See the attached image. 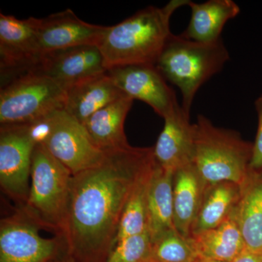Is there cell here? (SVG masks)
I'll return each mask as SVG.
<instances>
[{
    "mask_svg": "<svg viewBox=\"0 0 262 262\" xmlns=\"http://www.w3.org/2000/svg\"><path fill=\"white\" fill-rule=\"evenodd\" d=\"M105 153L99 165L72 177L63 237L77 262L106 261L129 196L155 161L152 147Z\"/></svg>",
    "mask_w": 262,
    "mask_h": 262,
    "instance_id": "obj_1",
    "label": "cell"
},
{
    "mask_svg": "<svg viewBox=\"0 0 262 262\" xmlns=\"http://www.w3.org/2000/svg\"><path fill=\"white\" fill-rule=\"evenodd\" d=\"M189 1L171 0L163 8L147 7L107 27L98 46L106 70L121 66L155 65L172 34V15Z\"/></svg>",
    "mask_w": 262,
    "mask_h": 262,
    "instance_id": "obj_2",
    "label": "cell"
},
{
    "mask_svg": "<svg viewBox=\"0 0 262 262\" xmlns=\"http://www.w3.org/2000/svg\"><path fill=\"white\" fill-rule=\"evenodd\" d=\"M229 58L222 39L213 42H199L172 33L155 66L167 82L180 90L181 106L190 117L196 93L222 71Z\"/></svg>",
    "mask_w": 262,
    "mask_h": 262,
    "instance_id": "obj_3",
    "label": "cell"
},
{
    "mask_svg": "<svg viewBox=\"0 0 262 262\" xmlns=\"http://www.w3.org/2000/svg\"><path fill=\"white\" fill-rule=\"evenodd\" d=\"M194 126V163L207 184L232 182L244 187L250 177L253 143L237 131L215 126L198 115Z\"/></svg>",
    "mask_w": 262,
    "mask_h": 262,
    "instance_id": "obj_4",
    "label": "cell"
},
{
    "mask_svg": "<svg viewBox=\"0 0 262 262\" xmlns=\"http://www.w3.org/2000/svg\"><path fill=\"white\" fill-rule=\"evenodd\" d=\"M72 177L70 170L46 146H34L30 190L24 206L45 230L62 237L64 235Z\"/></svg>",
    "mask_w": 262,
    "mask_h": 262,
    "instance_id": "obj_5",
    "label": "cell"
},
{
    "mask_svg": "<svg viewBox=\"0 0 262 262\" xmlns=\"http://www.w3.org/2000/svg\"><path fill=\"white\" fill-rule=\"evenodd\" d=\"M67 89L41 71H27L1 84L0 123L19 125L64 108Z\"/></svg>",
    "mask_w": 262,
    "mask_h": 262,
    "instance_id": "obj_6",
    "label": "cell"
},
{
    "mask_svg": "<svg viewBox=\"0 0 262 262\" xmlns=\"http://www.w3.org/2000/svg\"><path fill=\"white\" fill-rule=\"evenodd\" d=\"M40 224L24 206L0 222V262H50L67 252L63 237H43Z\"/></svg>",
    "mask_w": 262,
    "mask_h": 262,
    "instance_id": "obj_7",
    "label": "cell"
},
{
    "mask_svg": "<svg viewBox=\"0 0 262 262\" xmlns=\"http://www.w3.org/2000/svg\"><path fill=\"white\" fill-rule=\"evenodd\" d=\"M34 146L25 124L0 126V186L16 206L28 200Z\"/></svg>",
    "mask_w": 262,
    "mask_h": 262,
    "instance_id": "obj_8",
    "label": "cell"
},
{
    "mask_svg": "<svg viewBox=\"0 0 262 262\" xmlns=\"http://www.w3.org/2000/svg\"><path fill=\"white\" fill-rule=\"evenodd\" d=\"M39 18L20 20L0 14V67L1 84L27 71L37 68L41 61L38 45Z\"/></svg>",
    "mask_w": 262,
    "mask_h": 262,
    "instance_id": "obj_9",
    "label": "cell"
},
{
    "mask_svg": "<svg viewBox=\"0 0 262 262\" xmlns=\"http://www.w3.org/2000/svg\"><path fill=\"white\" fill-rule=\"evenodd\" d=\"M44 146L73 176L99 165L106 155L94 144L83 124L64 110L57 112L54 126Z\"/></svg>",
    "mask_w": 262,
    "mask_h": 262,
    "instance_id": "obj_10",
    "label": "cell"
},
{
    "mask_svg": "<svg viewBox=\"0 0 262 262\" xmlns=\"http://www.w3.org/2000/svg\"><path fill=\"white\" fill-rule=\"evenodd\" d=\"M106 73L124 94L147 103L163 119L181 106L173 90L155 65L121 66Z\"/></svg>",
    "mask_w": 262,
    "mask_h": 262,
    "instance_id": "obj_11",
    "label": "cell"
},
{
    "mask_svg": "<svg viewBox=\"0 0 262 262\" xmlns=\"http://www.w3.org/2000/svg\"><path fill=\"white\" fill-rule=\"evenodd\" d=\"M107 27L86 23L72 10L39 18L38 45L41 59L48 53L82 46H98Z\"/></svg>",
    "mask_w": 262,
    "mask_h": 262,
    "instance_id": "obj_12",
    "label": "cell"
},
{
    "mask_svg": "<svg viewBox=\"0 0 262 262\" xmlns=\"http://www.w3.org/2000/svg\"><path fill=\"white\" fill-rule=\"evenodd\" d=\"M37 70L66 89L90 77L106 72L103 58L96 46H82L48 53Z\"/></svg>",
    "mask_w": 262,
    "mask_h": 262,
    "instance_id": "obj_13",
    "label": "cell"
},
{
    "mask_svg": "<svg viewBox=\"0 0 262 262\" xmlns=\"http://www.w3.org/2000/svg\"><path fill=\"white\" fill-rule=\"evenodd\" d=\"M163 130L153 146L155 163L165 170L175 171L193 163L194 126L182 106L164 118Z\"/></svg>",
    "mask_w": 262,
    "mask_h": 262,
    "instance_id": "obj_14",
    "label": "cell"
},
{
    "mask_svg": "<svg viewBox=\"0 0 262 262\" xmlns=\"http://www.w3.org/2000/svg\"><path fill=\"white\" fill-rule=\"evenodd\" d=\"M207 184L194 163L174 171V226L179 233L187 238L201 208Z\"/></svg>",
    "mask_w": 262,
    "mask_h": 262,
    "instance_id": "obj_15",
    "label": "cell"
},
{
    "mask_svg": "<svg viewBox=\"0 0 262 262\" xmlns=\"http://www.w3.org/2000/svg\"><path fill=\"white\" fill-rule=\"evenodd\" d=\"M124 95L106 72L69 88L63 110L84 124L98 110Z\"/></svg>",
    "mask_w": 262,
    "mask_h": 262,
    "instance_id": "obj_16",
    "label": "cell"
},
{
    "mask_svg": "<svg viewBox=\"0 0 262 262\" xmlns=\"http://www.w3.org/2000/svg\"><path fill=\"white\" fill-rule=\"evenodd\" d=\"M134 101L124 95L98 110L83 124L94 144L104 152L130 146L124 126Z\"/></svg>",
    "mask_w": 262,
    "mask_h": 262,
    "instance_id": "obj_17",
    "label": "cell"
},
{
    "mask_svg": "<svg viewBox=\"0 0 262 262\" xmlns=\"http://www.w3.org/2000/svg\"><path fill=\"white\" fill-rule=\"evenodd\" d=\"M187 5L191 9V18L180 35L199 42L220 40L225 24L241 12L239 5L232 0H209L203 3L189 0Z\"/></svg>",
    "mask_w": 262,
    "mask_h": 262,
    "instance_id": "obj_18",
    "label": "cell"
},
{
    "mask_svg": "<svg viewBox=\"0 0 262 262\" xmlns=\"http://www.w3.org/2000/svg\"><path fill=\"white\" fill-rule=\"evenodd\" d=\"M241 194L242 187L236 183L221 182L207 184L189 236L215 228L230 218L235 211Z\"/></svg>",
    "mask_w": 262,
    "mask_h": 262,
    "instance_id": "obj_19",
    "label": "cell"
},
{
    "mask_svg": "<svg viewBox=\"0 0 262 262\" xmlns=\"http://www.w3.org/2000/svg\"><path fill=\"white\" fill-rule=\"evenodd\" d=\"M199 257L220 262H232L246 248L234 213L215 228L189 236Z\"/></svg>",
    "mask_w": 262,
    "mask_h": 262,
    "instance_id": "obj_20",
    "label": "cell"
},
{
    "mask_svg": "<svg viewBox=\"0 0 262 262\" xmlns=\"http://www.w3.org/2000/svg\"><path fill=\"white\" fill-rule=\"evenodd\" d=\"M173 171L155 163L148 189V232L151 242L176 229L173 222Z\"/></svg>",
    "mask_w": 262,
    "mask_h": 262,
    "instance_id": "obj_21",
    "label": "cell"
},
{
    "mask_svg": "<svg viewBox=\"0 0 262 262\" xmlns=\"http://www.w3.org/2000/svg\"><path fill=\"white\" fill-rule=\"evenodd\" d=\"M234 215L245 247L262 254V177L248 178Z\"/></svg>",
    "mask_w": 262,
    "mask_h": 262,
    "instance_id": "obj_22",
    "label": "cell"
},
{
    "mask_svg": "<svg viewBox=\"0 0 262 262\" xmlns=\"http://www.w3.org/2000/svg\"><path fill=\"white\" fill-rule=\"evenodd\" d=\"M155 165L154 161L136 182L122 212L115 244L148 231V189Z\"/></svg>",
    "mask_w": 262,
    "mask_h": 262,
    "instance_id": "obj_23",
    "label": "cell"
},
{
    "mask_svg": "<svg viewBox=\"0 0 262 262\" xmlns=\"http://www.w3.org/2000/svg\"><path fill=\"white\" fill-rule=\"evenodd\" d=\"M196 258L189 239L173 229L151 242L147 262H194Z\"/></svg>",
    "mask_w": 262,
    "mask_h": 262,
    "instance_id": "obj_24",
    "label": "cell"
},
{
    "mask_svg": "<svg viewBox=\"0 0 262 262\" xmlns=\"http://www.w3.org/2000/svg\"><path fill=\"white\" fill-rule=\"evenodd\" d=\"M151 248V237L146 231L117 242L106 262H147Z\"/></svg>",
    "mask_w": 262,
    "mask_h": 262,
    "instance_id": "obj_25",
    "label": "cell"
},
{
    "mask_svg": "<svg viewBox=\"0 0 262 262\" xmlns=\"http://www.w3.org/2000/svg\"><path fill=\"white\" fill-rule=\"evenodd\" d=\"M58 110L25 124L29 138L34 146L45 145L53 130L56 113Z\"/></svg>",
    "mask_w": 262,
    "mask_h": 262,
    "instance_id": "obj_26",
    "label": "cell"
},
{
    "mask_svg": "<svg viewBox=\"0 0 262 262\" xmlns=\"http://www.w3.org/2000/svg\"><path fill=\"white\" fill-rule=\"evenodd\" d=\"M258 117V128L256 139L253 143L252 158L249 165L250 177H262V94L254 102Z\"/></svg>",
    "mask_w": 262,
    "mask_h": 262,
    "instance_id": "obj_27",
    "label": "cell"
},
{
    "mask_svg": "<svg viewBox=\"0 0 262 262\" xmlns=\"http://www.w3.org/2000/svg\"><path fill=\"white\" fill-rule=\"evenodd\" d=\"M232 262H262V254L245 248Z\"/></svg>",
    "mask_w": 262,
    "mask_h": 262,
    "instance_id": "obj_28",
    "label": "cell"
},
{
    "mask_svg": "<svg viewBox=\"0 0 262 262\" xmlns=\"http://www.w3.org/2000/svg\"><path fill=\"white\" fill-rule=\"evenodd\" d=\"M50 262H77L74 259L72 256L69 254L68 253L65 252L62 253L61 255H60L59 256L55 258V259L52 260Z\"/></svg>",
    "mask_w": 262,
    "mask_h": 262,
    "instance_id": "obj_29",
    "label": "cell"
},
{
    "mask_svg": "<svg viewBox=\"0 0 262 262\" xmlns=\"http://www.w3.org/2000/svg\"><path fill=\"white\" fill-rule=\"evenodd\" d=\"M194 262H220V261H213V260L206 259V258H203L201 257H199L198 256V258L194 260Z\"/></svg>",
    "mask_w": 262,
    "mask_h": 262,
    "instance_id": "obj_30",
    "label": "cell"
}]
</instances>
